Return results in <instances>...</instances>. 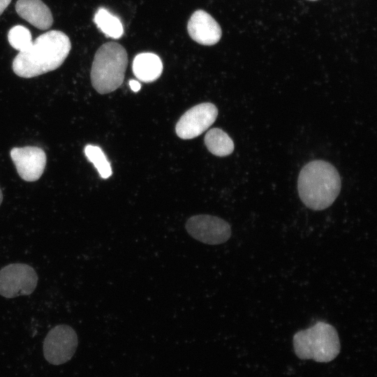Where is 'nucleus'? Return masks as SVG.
I'll list each match as a JSON object with an SVG mask.
<instances>
[{
    "mask_svg": "<svg viewBox=\"0 0 377 377\" xmlns=\"http://www.w3.org/2000/svg\"><path fill=\"white\" fill-rule=\"evenodd\" d=\"M78 344L77 335L69 325L61 324L51 329L43 341L45 359L53 365H60L69 361L75 354Z\"/></svg>",
    "mask_w": 377,
    "mask_h": 377,
    "instance_id": "5",
    "label": "nucleus"
},
{
    "mask_svg": "<svg viewBox=\"0 0 377 377\" xmlns=\"http://www.w3.org/2000/svg\"><path fill=\"white\" fill-rule=\"evenodd\" d=\"M2 200H3V194L0 188V205L1 204Z\"/></svg>",
    "mask_w": 377,
    "mask_h": 377,
    "instance_id": "19",
    "label": "nucleus"
},
{
    "mask_svg": "<svg viewBox=\"0 0 377 377\" xmlns=\"http://www.w3.org/2000/svg\"><path fill=\"white\" fill-rule=\"evenodd\" d=\"M129 86L131 89L135 92L138 91L141 88L140 82L135 80H131L129 81Z\"/></svg>",
    "mask_w": 377,
    "mask_h": 377,
    "instance_id": "17",
    "label": "nucleus"
},
{
    "mask_svg": "<svg viewBox=\"0 0 377 377\" xmlns=\"http://www.w3.org/2000/svg\"><path fill=\"white\" fill-rule=\"evenodd\" d=\"M163 71V64L158 56L154 53L144 52L135 56L133 61L135 76L145 82L157 80Z\"/></svg>",
    "mask_w": 377,
    "mask_h": 377,
    "instance_id": "12",
    "label": "nucleus"
},
{
    "mask_svg": "<svg viewBox=\"0 0 377 377\" xmlns=\"http://www.w3.org/2000/svg\"><path fill=\"white\" fill-rule=\"evenodd\" d=\"M217 108L211 103H203L187 110L175 126L177 135L182 139L196 138L206 131L216 119Z\"/></svg>",
    "mask_w": 377,
    "mask_h": 377,
    "instance_id": "8",
    "label": "nucleus"
},
{
    "mask_svg": "<svg viewBox=\"0 0 377 377\" xmlns=\"http://www.w3.org/2000/svg\"><path fill=\"white\" fill-rule=\"evenodd\" d=\"M97 27L107 36L119 38L124 34L121 20L105 8H99L94 17Z\"/></svg>",
    "mask_w": 377,
    "mask_h": 377,
    "instance_id": "14",
    "label": "nucleus"
},
{
    "mask_svg": "<svg viewBox=\"0 0 377 377\" xmlns=\"http://www.w3.org/2000/svg\"><path fill=\"white\" fill-rule=\"evenodd\" d=\"M87 158L94 164L103 179H107L112 175V168L103 150L98 146L87 145L84 147Z\"/></svg>",
    "mask_w": 377,
    "mask_h": 377,
    "instance_id": "15",
    "label": "nucleus"
},
{
    "mask_svg": "<svg viewBox=\"0 0 377 377\" xmlns=\"http://www.w3.org/2000/svg\"><path fill=\"white\" fill-rule=\"evenodd\" d=\"M71 49L67 35L61 31H49L36 38L27 50L17 54L13 61V70L22 77L38 76L59 68Z\"/></svg>",
    "mask_w": 377,
    "mask_h": 377,
    "instance_id": "1",
    "label": "nucleus"
},
{
    "mask_svg": "<svg viewBox=\"0 0 377 377\" xmlns=\"http://www.w3.org/2000/svg\"><path fill=\"white\" fill-rule=\"evenodd\" d=\"M295 355L301 360L329 362L340 352V341L335 327L325 322L300 330L293 336Z\"/></svg>",
    "mask_w": 377,
    "mask_h": 377,
    "instance_id": "3",
    "label": "nucleus"
},
{
    "mask_svg": "<svg viewBox=\"0 0 377 377\" xmlns=\"http://www.w3.org/2000/svg\"><path fill=\"white\" fill-rule=\"evenodd\" d=\"M207 149L218 156L230 154L234 149V143L230 136L221 128L210 129L205 136Z\"/></svg>",
    "mask_w": 377,
    "mask_h": 377,
    "instance_id": "13",
    "label": "nucleus"
},
{
    "mask_svg": "<svg viewBox=\"0 0 377 377\" xmlns=\"http://www.w3.org/2000/svg\"><path fill=\"white\" fill-rule=\"evenodd\" d=\"M311 1H314V0H311Z\"/></svg>",
    "mask_w": 377,
    "mask_h": 377,
    "instance_id": "20",
    "label": "nucleus"
},
{
    "mask_svg": "<svg viewBox=\"0 0 377 377\" xmlns=\"http://www.w3.org/2000/svg\"><path fill=\"white\" fill-rule=\"evenodd\" d=\"M341 183L337 169L330 163L315 160L301 170L297 189L302 202L313 210L330 207L337 198Z\"/></svg>",
    "mask_w": 377,
    "mask_h": 377,
    "instance_id": "2",
    "label": "nucleus"
},
{
    "mask_svg": "<svg viewBox=\"0 0 377 377\" xmlns=\"http://www.w3.org/2000/svg\"><path fill=\"white\" fill-rule=\"evenodd\" d=\"M11 0H0V15L10 4Z\"/></svg>",
    "mask_w": 377,
    "mask_h": 377,
    "instance_id": "18",
    "label": "nucleus"
},
{
    "mask_svg": "<svg viewBox=\"0 0 377 377\" xmlns=\"http://www.w3.org/2000/svg\"><path fill=\"white\" fill-rule=\"evenodd\" d=\"M185 228L193 238L209 245L225 243L232 233L228 222L209 214H198L189 217L185 223Z\"/></svg>",
    "mask_w": 377,
    "mask_h": 377,
    "instance_id": "7",
    "label": "nucleus"
},
{
    "mask_svg": "<svg viewBox=\"0 0 377 377\" xmlns=\"http://www.w3.org/2000/svg\"><path fill=\"white\" fill-rule=\"evenodd\" d=\"M187 30L194 41L204 45L217 43L222 33L217 22L203 10H198L191 15L188 22Z\"/></svg>",
    "mask_w": 377,
    "mask_h": 377,
    "instance_id": "10",
    "label": "nucleus"
},
{
    "mask_svg": "<svg viewBox=\"0 0 377 377\" xmlns=\"http://www.w3.org/2000/svg\"><path fill=\"white\" fill-rule=\"evenodd\" d=\"M15 10L20 17L39 29L46 30L52 25L51 10L41 0H17Z\"/></svg>",
    "mask_w": 377,
    "mask_h": 377,
    "instance_id": "11",
    "label": "nucleus"
},
{
    "mask_svg": "<svg viewBox=\"0 0 377 377\" xmlns=\"http://www.w3.org/2000/svg\"><path fill=\"white\" fill-rule=\"evenodd\" d=\"M37 283V274L29 265L12 263L0 269V295L4 297L30 295Z\"/></svg>",
    "mask_w": 377,
    "mask_h": 377,
    "instance_id": "6",
    "label": "nucleus"
},
{
    "mask_svg": "<svg viewBox=\"0 0 377 377\" xmlns=\"http://www.w3.org/2000/svg\"><path fill=\"white\" fill-rule=\"evenodd\" d=\"M10 157L20 177L27 182L38 180L46 165V154L40 147L27 146L14 147Z\"/></svg>",
    "mask_w": 377,
    "mask_h": 377,
    "instance_id": "9",
    "label": "nucleus"
},
{
    "mask_svg": "<svg viewBox=\"0 0 377 377\" xmlns=\"http://www.w3.org/2000/svg\"><path fill=\"white\" fill-rule=\"evenodd\" d=\"M8 40L10 45L19 52L27 50L33 43L30 31L22 25L14 26L9 30Z\"/></svg>",
    "mask_w": 377,
    "mask_h": 377,
    "instance_id": "16",
    "label": "nucleus"
},
{
    "mask_svg": "<svg viewBox=\"0 0 377 377\" xmlns=\"http://www.w3.org/2000/svg\"><path fill=\"white\" fill-rule=\"evenodd\" d=\"M128 64L127 52L118 43L108 42L96 51L91 70L92 86L99 94L110 93L124 82Z\"/></svg>",
    "mask_w": 377,
    "mask_h": 377,
    "instance_id": "4",
    "label": "nucleus"
}]
</instances>
